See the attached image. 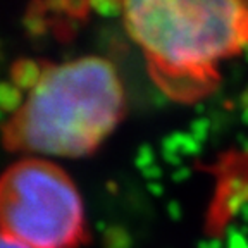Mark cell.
I'll use <instances>...</instances> for the list:
<instances>
[{
    "instance_id": "cell-3",
    "label": "cell",
    "mask_w": 248,
    "mask_h": 248,
    "mask_svg": "<svg viewBox=\"0 0 248 248\" xmlns=\"http://www.w3.org/2000/svg\"><path fill=\"white\" fill-rule=\"evenodd\" d=\"M0 232L30 248H79L86 241L81 195L66 170L24 157L0 176Z\"/></svg>"
},
{
    "instance_id": "cell-4",
    "label": "cell",
    "mask_w": 248,
    "mask_h": 248,
    "mask_svg": "<svg viewBox=\"0 0 248 248\" xmlns=\"http://www.w3.org/2000/svg\"><path fill=\"white\" fill-rule=\"evenodd\" d=\"M0 248H30V247H26V245L19 243V241L12 240V238L5 236V234L0 232Z\"/></svg>"
},
{
    "instance_id": "cell-1",
    "label": "cell",
    "mask_w": 248,
    "mask_h": 248,
    "mask_svg": "<svg viewBox=\"0 0 248 248\" xmlns=\"http://www.w3.org/2000/svg\"><path fill=\"white\" fill-rule=\"evenodd\" d=\"M128 35L167 97L193 102L221 79V64L248 46V2L140 0L123 4Z\"/></svg>"
},
{
    "instance_id": "cell-2",
    "label": "cell",
    "mask_w": 248,
    "mask_h": 248,
    "mask_svg": "<svg viewBox=\"0 0 248 248\" xmlns=\"http://www.w3.org/2000/svg\"><path fill=\"white\" fill-rule=\"evenodd\" d=\"M126 95L112 62L97 55L42 66L2 126L7 150L85 157L117 128Z\"/></svg>"
}]
</instances>
